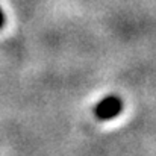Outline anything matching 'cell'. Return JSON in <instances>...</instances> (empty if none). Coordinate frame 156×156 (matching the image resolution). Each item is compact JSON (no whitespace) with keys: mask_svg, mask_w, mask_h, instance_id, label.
I'll use <instances>...</instances> for the list:
<instances>
[{"mask_svg":"<svg viewBox=\"0 0 156 156\" xmlns=\"http://www.w3.org/2000/svg\"><path fill=\"white\" fill-rule=\"evenodd\" d=\"M3 23H5V17H3V11L0 9V27L3 26Z\"/></svg>","mask_w":156,"mask_h":156,"instance_id":"cell-2","label":"cell"},{"mask_svg":"<svg viewBox=\"0 0 156 156\" xmlns=\"http://www.w3.org/2000/svg\"><path fill=\"white\" fill-rule=\"evenodd\" d=\"M123 109V102L117 96H108L94 108V114L99 120H111L117 117Z\"/></svg>","mask_w":156,"mask_h":156,"instance_id":"cell-1","label":"cell"}]
</instances>
